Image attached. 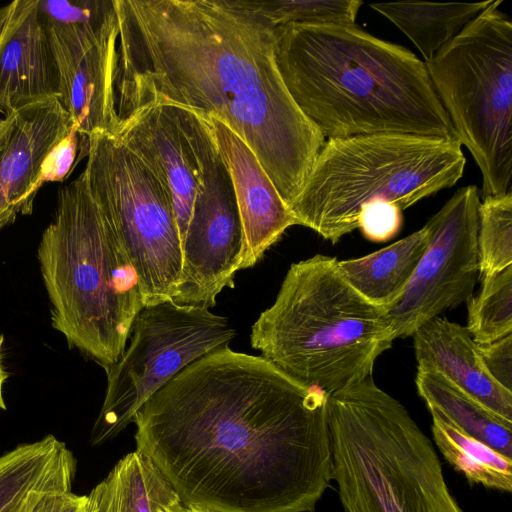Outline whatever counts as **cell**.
Returning a JSON list of instances; mask_svg holds the SVG:
<instances>
[{
	"instance_id": "6da1fadb",
	"label": "cell",
	"mask_w": 512,
	"mask_h": 512,
	"mask_svg": "<svg viewBox=\"0 0 512 512\" xmlns=\"http://www.w3.org/2000/svg\"><path fill=\"white\" fill-rule=\"evenodd\" d=\"M327 397L229 347L194 361L138 410L136 450L181 502L209 512H314L330 486Z\"/></svg>"
},
{
	"instance_id": "7a4b0ae2",
	"label": "cell",
	"mask_w": 512,
	"mask_h": 512,
	"mask_svg": "<svg viewBox=\"0 0 512 512\" xmlns=\"http://www.w3.org/2000/svg\"><path fill=\"white\" fill-rule=\"evenodd\" d=\"M118 118L149 103L199 109L254 152L289 206L325 142L279 72L274 30L237 0H114Z\"/></svg>"
},
{
	"instance_id": "3957f363",
	"label": "cell",
	"mask_w": 512,
	"mask_h": 512,
	"mask_svg": "<svg viewBox=\"0 0 512 512\" xmlns=\"http://www.w3.org/2000/svg\"><path fill=\"white\" fill-rule=\"evenodd\" d=\"M292 98L328 139L373 134L455 138L425 63L355 25L273 28Z\"/></svg>"
},
{
	"instance_id": "277c9868",
	"label": "cell",
	"mask_w": 512,
	"mask_h": 512,
	"mask_svg": "<svg viewBox=\"0 0 512 512\" xmlns=\"http://www.w3.org/2000/svg\"><path fill=\"white\" fill-rule=\"evenodd\" d=\"M37 257L53 328L104 370L116 364L144 305L124 242L95 202L83 171L58 190Z\"/></svg>"
},
{
	"instance_id": "5b68a950",
	"label": "cell",
	"mask_w": 512,
	"mask_h": 512,
	"mask_svg": "<svg viewBox=\"0 0 512 512\" xmlns=\"http://www.w3.org/2000/svg\"><path fill=\"white\" fill-rule=\"evenodd\" d=\"M395 339L388 311L346 282L336 258L320 254L290 266L250 335L261 357L326 395L372 376Z\"/></svg>"
},
{
	"instance_id": "8992f818",
	"label": "cell",
	"mask_w": 512,
	"mask_h": 512,
	"mask_svg": "<svg viewBox=\"0 0 512 512\" xmlns=\"http://www.w3.org/2000/svg\"><path fill=\"white\" fill-rule=\"evenodd\" d=\"M327 415L345 512H462L430 440L372 376L329 394Z\"/></svg>"
},
{
	"instance_id": "52a82bcc",
	"label": "cell",
	"mask_w": 512,
	"mask_h": 512,
	"mask_svg": "<svg viewBox=\"0 0 512 512\" xmlns=\"http://www.w3.org/2000/svg\"><path fill=\"white\" fill-rule=\"evenodd\" d=\"M466 158L456 138L373 134L324 142L289 209L296 225L336 244L361 210L388 202L402 211L454 186Z\"/></svg>"
},
{
	"instance_id": "ba28073f",
	"label": "cell",
	"mask_w": 512,
	"mask_h": 512,
	"mask_svg": "<svg viewBox=\"0 0 512 512\" xmlns=\"http://www.w3.org/2000/svg\"><path fill=\"white\" fill-rule=\"evenodd\" d=\"M492 0L425 63L454 136L482 175L480 197L512 179V22Z\"/></svg>"
},
{
	"instance_id": "9c48e42d",
	"label": "cell",
	"mask_w": 512,
	"mask_h": 512,
	"mask_svg": "<svg viewBox=\"0 0 512 512\" xmlns=\"http://www.w3.org/2000/svg\"><path fill=\"white\" fill-rule=\"evenodd\" d=\"M89 190L120 234L144 306L179 293L183 251L169 192L132 151L107 131L86 139Z\"/></svg>"
},
{
	"instance_id": "30bf717a",
	"label": "cell",
	"mask_w": 512,
	"mask_h": 512,
	"mask_svg": "<svg viewBox=\"0 0 512 512\" xmlns=\"http://www.w3.org/2000/svg\"><path fill=\"white\" fill-rule=\"evenodd\" d=\"M235 336L228 318L208 308L172 300L144 306L123 356L105 369L107 388L91 444L115 438L157 390L194 361L229 347Z\"/></svg>"
},
{
	"instance_id": "8fae6325",
	"label": "cell",
	"mask_w": 512,
	"mask_h": 512,
	"mask_svg": "<svg viewBox=\"0 0 512 512\" xmlns=\"http://www.w3.org/2000/svg\"><path fill=\"white\" fill-rule=\"evenodd\" d=\"M177 108L199 163L203 186L182 243L181 284L172 301L209 309L225 287H234V276L243 262V231L230 174L208 115L183 105Z\"/></svg>"
},
{
	"instance_id": "7c38bea8",
	"label": "cell",
	"mask_w": 512,
	"mask_h": 512,
	"mask_svg": "<svg viewBox=\"0 0 512 512\" xmlns=\"http://www.w3.org/2000/svg\"><path fill=\"white\" fill-rule=\"evenodd\" d=\"M58 70V99L80 136L117 126L114 0H38Z\"/></svg>"
},
{
	"instance_id": "4fadbf2b",
	"label": "cell",
	"mask_w": 512,
	"mask_h": 512,
	"mask_svg": "<svg viewBox=\"0 0 512 512\" xmlns=\"http://www.w3.org/2000/svg\"><path fill=\"white\" fill-rule=\"evenodd\" d=\"M476 185L459 188L428 221L431 237L401 300L388 311L395 338L467 302L479 275Z\"/></svg>"
},
{
	"instance_id": "5bb4252c",
	"label": "cell",
	"mask_w": 512,
	"mask_h": 512,
	"mask_svg": "<svg viewBox=\"0 0 512 512\" xmlns=\"http://www.w3.org/2000/svg\"><path fill=\"white\" fill-rule=\"evenodd\" d=\"M145 163L172 199L181 244L202 189L199 163L173 103H149L118 118L111 133Z\"/></svg>"
},
{
	"instance_id": "9a60e30c",
	"label": "cell",
	"mask_w": 512,
	"mask_h": 512,
	"mask_svg": "<svg viewBox=\"0 0 512 512\" xmlns=\"http://www.w3.org/2000/svg\"><path fill=\"white\" fill-rule=\"evenodd\" d=\"M72 128L58 97L19 108L0 119V231L18 214L32 213L41 164Z\"/></svg>"
},
{
	"instance_id": "2e32d148",
	"label": "cell",
	"mask_w": 512,
	"mask_h": 512,
	"mask_svg": "<svg viewBox=\"0 0 512 512\" xmlns=\"http://www.w3.org/2000/svg\"><path fill=\"white\" fill-rule=\"evenodd\" d=\"M56 62L38 0L0 7V113L58 97Z\"/></svg>"
},
{
	"instance_id": "e0dca14e",
	"label": "cell",
	"mask_w": 512,
	"mask_h": 512,
	"mask_svg": "<svg viewBox=\"0 0 512 512\" xmlns=\"http://www.w3.org/2000/svg\"><path fill=\"white\" fill-rule=\"evenodd\" d=\"M207 115L232 181L244 239L241 270L247 269L296 222L247 143L219 118Z\"/></svg>"
},
{
	"instance_id": "ac0fdd59",
	"label": "cell",
	"mask_w": 512,
	"mask_h": 512,
	"mask_svg": "<svg viewBox=\"0 0 512 512\" xmlns=\"http://www.w3.org/2000/svg\"><path fill=\"white\" fill-rule=\"evenodd\" d=\"M413 337L418 366L436 369L495 414L512 422V391L489 374L479 344L466 326L438 316L420 326Z\"/></svg>"
},
{
	"instance_id": "d6986e66",
	"label": "cell",
	"mask_w": 512,
	"mask_h": 512,
	"mask_svg": "<svg viewBox=\"0 0 512 512\" xmlns=\"http://www.w3.org/2000/svg\"><path fill=\"white\" fill-rule=\"evenodd\" d=\"M430 237L427 222L421 229L375 252L338 260L339 271L364 299L389 311L403 297Z\"/></svg>"
},
{
	"instance_id": "ffe728a7",
	"label": "cell",
	"mask_w": 512,
	"mask_h": 512,
	"mask_svg": "<svg viewBox=\"0 0 512 512\" xmlns=\"http://www.w3.org/2000/svg\"><path fill=\"white\" fill-rule=\"evenodd\" d=\"M415 383L431 414L512 458V422L495 414L434 368L417 366Z\"/></svg>"
},
{
	"instance_id": "44dd1931",
	"label": "cell",
	"mask_w": 512,
	"mask_h": 512,
	"mask_svg": "<svg viewBox=\"0 0 512 512\" xmlns=\"http://www.w3.org/2000/svg\"><path fill=\"white\" fill-rule=\"evenodd\" d=\"M181 501L153 461L135 450L87 495L86 512H158Z\"/></svg>"
},
{
	"instance_id": "7402d4cb",
	"label": "cell",
	"mask_w": 512,
	"mask_h": 512,
	"mask_svg": "<svg viewBox=\"0 0 512 512\" xmlns=\"http://www.w3.org/2000/svg\"><path fill=\"white\" fill-rule=\"evenodd\" d=\"M491 2H390L372 3L370 7L397 26L417 47L426 63Z\"/></svg>"
},
{
	"instance_id": "603a6c76",
	"label": "cell",
	"mask_w": 512,
	"mask_h": 512,
	"mask_svg": "<svg viewBox=\"0 0 512 512\" xmlns=\"http://www.w3.org/2000/svg\"><path fill=\"white\" fill-rule=\"evenodd\" d=\"M74 466L72 451L53 435L0 455V512H11L31 489Z\"/></svg>"
},
{
	"instance_id": "cb8c5ba5",
	"label": "cell",
	"mask_w": 512,
	"mask_h": 512,
	"mask_svg": "<svg viewBox=\"0 0 512 512\" xmlns=\"http://www.w3.org/2000/svg\"><path fill=\"white\" fill-rule=\"evenodd\" d=\"M432 416L434 441L447 462L471 484L502 492L512 490V458Z\"/></svg>"
},
{
	"instance_id": "d4e9b609",
	"label": "cell",
	"mask_w": 512,
	"mask_h": 512,
	"mask_svg": "<svg viewBox=\"0 0 512 512\" xmlns=\"http://www.w3.org/2000/svg\"><path fill=\"white\" fill-rule=\"evenodd\" d=\"M467 330L478 344L512 334V266L482 277L477 295L468 301Z\"/></svg>"
},
{
	"instance_id": "484cf974",
	"label": "cell",
	"mask_w": 512,
	"mask_h": 512,
	"mask_svg": "<svg viewBox=\"0 0 512 512\" xmlns=\"http://www.w3.org/2000/svg\"><path fill=\"white\" fill-rule=\"evenodd\" d=\"M272 28L288 24L355 25L363 4L356 0H237Z\"/></svg>"
},
{
	"instance_id": "4316f807",
	"label": "cell",
	"mask_w": 512,
	"mask_h": 512,
	"mask_svg": "<svg viewBox=\"0 0 512 512\" xmlns=\"http://www.w3.org/2000/svg\"><path fill=\"white\" fill-rule=\"evenodd\" d=\"M479 275L512 266V192L482 198L478 219Z\"/></svg>"
},
{
	"instance_id": "83f0119b",
	"label": "cell",
	"mask_w": 512,
	"mask_h": 512,
	"mask_svg": "<svg viewBox=\"0 0 512 512\" xmlns=\"http://www.w3.org/2000/svg\"><path fill=\"white\" fill-rule=\"evenodd\" d=\"M76 466L31 489L11 512H86L87 495L72 492Z\"/></svg>"
},
{
	"instance_id": "f1b7e54d",
	"label": "cell",
	"mask_w": 512,
	"mask_h": 512,
	"mask_svg": "<svg viewBox=\"0 0 512 512\" xmlns=\"http://www.w3.org/2000/svg\"><path fill=\"white\" fill-rule=\"evenodd\" d=\"M402 210L395 204L377 202L365 206L359 215L357 228L372 242H387L401 230Z\"/></svg>"
},
{
	"instance_id": "f546056e",
	"label": "cell",
	"mask_w": 512,
	"mask_h": 512,
	"mask_svg": "<svg viewBox=\"0 0 512 512\" xmlns=\"http://www.w3.org/2000/svg\"><path fill=\"white\" fill-rule=\"evenodd\" d=\"M77 131L75 127L61 139L45 156L36 189L42 187L46 182H63L72 170L77 151Z\"/></svg>"
},
{
	"instance_id": "4dcf8cb0",
	"label": "cell",
	"mask_w": 512,
	"mask_h": 512,
	"mask_svg": "<svg viewBox=\"0 0 512 512\" xmlns=\"http://www.w3.org/2000/svg\"><path fill=\"white\" fill-rule=\"evenodd\" d=\"M479 350L489 374L501 386L512 391V334L488 344H479Z\"/></svg>"
},
{
	"instance_id": "1f68e13d",
	"label": "cell",
	"mask_w": 512,
	"mask_h": 512,
	"mask_svg": "<svg viewBox=\"0 0 512 512\" xmlns=\"http://www.w3.org/2000/svg\"><path fill=\"white\" fill-rule=\"evenodd\" d=\"M158 512H209V511L193 508V507L183 504L181 501H177L172 504L160 507L158 509Z\"/></svg>"
},
{
	"instance_id": "d6a6232c",
	"label": "cell",
	"mask_w": 512,
	"mask_h": 512,
	"mask_svg": "<svg viewBox=\"0 0 512 512\" xmlns=\"http://www.w3.org/2000/svg\"><path fill=\"white\" fill-rule=\"evenodd\" d=\"M4 342L3 334H0V411L6 410V404L3 398V385L6 379L8 378V373L3 367L2 363V346Z\"/></svg>"
}]
</instances>
